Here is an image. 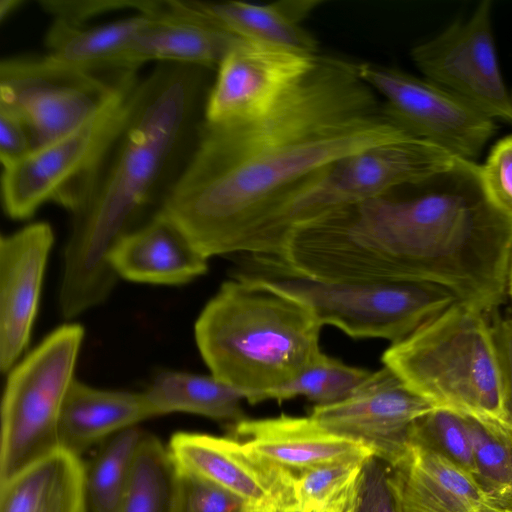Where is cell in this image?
Segmentation results:
<instances>
[{
  "mask_svg": "<svg viewBox=\"0 0 512 512\" xmlns=\"http://www.w3.org/2000/svg\"><path fill=\"white\" fill-rule=\"evenodd\" d=\"M321 328L302 302L237 273L207 302L194 331L211 375L256 404L318 359Z\"/></svg>",
  "mask_w": 512,
  "mask_h": 512,
  "instance_id": "obj_3",
  "label": "cell"
},
{
  "mask_svg": "<svg viewBox=\"0 0 512 512\" xmlns=\"http://www.w3.org/2000/svg\"><path fill=\"white\" fill-rule=\"evenodd\" d=\"M175 473L168 448L145 432L118 512H169Z\"/></svg>",
  "mask_w": 512,
  "mask_h": 512,
  "instance_id": "obj_26",
  "label": "cell"
},
{
  "mask_svg": "<svg viewBox=\"0 0 512 512\" xmlns=\"http://www.w3.org/2000/svg\"><path fill=\"white\" fill-rule=\"evenodd\" d=\"M34 150L31 133L25 121L15 112L0 107V161L13 163Z\"/></svg>",
  "mask_w": 512,
  "mask_h": 512,
  "instance_id": "obj_36",
  "label": "cell"
},
{
  "mask_svg": "<svg viewBox=\"0 0 512 512\" xmlns=\"http://www.w3.org/2000/svg\"><path fill=\"white\" fill-rule=\"evenodd\" d=\"M356 512H403L389 479L388 465L375 456L364 464Z\"/></svg>",
  "mask_w": 512,
  "mask_h": 512,
  "instance_id": "obj_33",
  "label": "cell"
},
{
  "mask_svg": "<svg viewBox=\"0 0 512 512\" xmlns=\"http://www.w3.org/2000/svg\"><path fill=\"white\" fill-rule=\"evenodd\" d=\"M388 469L403 512H512L470 473L415 437Z\"/></svg>",
  "mask_w": 512,
  "mask_h": 512,
  "instance_id": "obj_16",
  "label": "cell"
},
{
  "mask_svg": "<svg viewBox=\"0 0 512 512\" xmlns=\"http://www.w3.org/2000/svg\"><path fill=\"white\" fill-rule=\"evenodd\" d=\"M157 0H41V9L53 17V21L72 26H84L88 20L111 11L134 9L150 14Z\"/></svg>",
  "mask_w": 512,
  "mask_h": 512,
  "instance_id": "obj_32",
  "label": "cell"
},
{
  "mask_svg": "<svg viewBox=\"0 0 512 512\" xmlns=\"http://www.w3.org/2000/svg\"><path fill=\"white\" fill-rule=\"evenodd\" d=\"M366 461L326 464L295 473L299 512L323 505L344 492L360 477Z\"/></svg>",
  "mask_w": 512,
  "mask_h": 512,
  "instance_id": "obj_31",
  "label": "cell"
},
{
  "mask_svg": "<svg viewBox=\"0 0 512 512\" xmlns=\"http://www.w3.org/2000/svg\"><path fill=\"white\" fill-rule=\"evenodd\" d=\"M381 360L434 408L504 426L491 322L482 310L456 301Z\"/></svg>",
  "mask_w": 512,
  "mask_h": 512,
  "instance_id": "obj_4",
  "label": "cell"
},
{
  "mask_svg": "<svg viewBox=\"0 0 512 512\" xmlns=\"http://www.w3.org/2000/svg\"><path fill=\"white\" fill-rule=\"evenodd\" d=\"M491 329L499 371L502 422L512 431V318L495 317Z\"/></svg>",
  "mask_w": 512,
  "mask_h": 512,
  "instance_id": "obj_35",
  "label": "cell"
},
{
  "mask_svg": "<svg viewBox=\"0 0 512 512\" xmlns=\"http://www.w3.org/2000/svg\"><path fill=\"white\" fill-rule=\"evenodd\" d=\"M484 186L498 208L512 220V135L499 140L481 165Z\"/></svg>",
  "mask_w": 512,
  "mask_h": 512,
  "instance_id": "obj_34",
  "label": "cell"
},
{
  "mask_svg": "<svg viewBox=\"0 0 512 512\" xmlns=\"http://www.w3.org/2000/svg\"><path fill=\"white\" fill-rule=\"evenodd\" d=\"M216 24L244 40L316 55L317 40L302 22L322 4L320 0H282L269 4L240 1H192Z\"/></svg>",
  "mask_w": 512,
  "mask_h": 512,
  "instance_id": "obj_21",
  "label": "cell"
},
{
  "mask_svg": "<svg viewBox=\"0 0 512 512\" xmlns=\"http://www.w3.org/2000/svg\"><path fill=\"white\" fill-rule=\"evenodd\" d=\"M175 467L169 512H251L257 509L215 483Z\"/></svg>",
  "mask_w": 512,
  "mask_h": 512,
  "instance_id": "obj_30",
  "label": "cell"
},
{
  "mask_svg": "<svg viewBox=\"0 0 512 512\" xmlns=\"http://www.w3.org/2000/svg\"><path fill=\"white\" fill-rule=\"evenodd\" d=\"M145 432L132 426L115 433L85 471L92 512H118Z\"/></svg>",
  "mask_w": 512,
  "mask_h": 512,
  "instance_id": "obj_25",
  "label": "cell"
},
{
  "mask_svg": "<svg viewBox=\"0 0 512 512\" xmlns=\"http://www.w3.org/2000/svg\"><path fill=\"white\" fill-rule=\"evenodd\" d=\"M242 274L305 304L319 323L355 338L397 343L458 301L447 288L428 282H327L254 260Z\"/></svg>",
  "mask_w": 512,
  "mask_h": 512,
  "instance_id": "obj_6",
  "label": "cell"
},
{
  "mask_svg": "<svg viewBox=\"0 0 512 512\" xmlns=\"http://www.w3.org/2000/svg\"><path fill=\"white\" fill-rule=\"evenodd\" d=\"M199 67L164 63L140 81L129 121L84 203L72 213L58 304L70 320L106 300L109 256L135 229L181 151L199 99Z\"/></svg>",
  "mask_w": 512,
  "mask_h": 512,
  "instance_id": "obj_2",
  "label": "cell"
},
{
  "mask_svg": "<svg viewBox=\"0 0 512 512\" xmlns=\"http://www.w3.org/2000/svg\"><path fill=\"white\" fill-rule=\"evenodd\" d=\"M151 16L124 53L122 70L137 71L149 61L218 67L240 39L200 12L192 1H165L163 10Z\"/></svg>",
  "mask_w": 512,
  "mask_h": 512,
  "instance_id": "obj_17",
  "label": "cell"
},
{
  "mask_svg": "<svg viewBox=\"0 0 512 512\" xmlns=\"http://www.w3.org/2000/svg\"><path fill=\"white\" fill-rule=\"evenodd\" d=\"M136 72L96 75L48 55L7 58L0 64V107L25 121L36 149L83 125Z\"/></svg>",
  "mask_w": 512,
  "mask_h": 512,
  "instance_id": "obj_8",
  "label": "cell"
},
{
  "mask_svg": "<svg viewBox=\"0 0 512 512\" xmlns=\"http://www.w3.org/2000/svg\"><path fill=\"white\" fill-rule=\"evenodd\" d=\"M85 471L60 449L0 485V512H87Z\"/></svg>",
  "mask_w": 512,
  "mask_h": 512,
  "instance_id": "obj_22",
  "label": "cell"
},
{
  "mask_svg": "<svg viewBox=\"0 0 512 512\" xmlns=\"http://www.w3.org/2000/svg\"><path fill=\"white\" fill-rule=\"evenodd\" d=\"M139 84L130 75L83 125L3 166L2 203L10 218L27 219L47 202L72 214L84 203L129 121Z\"/></svg>",
  "mask_w": 512,
  "mask_h": 512,
  "instance_id": "obj_5",
  "label": "cell"
},
{
  "mask_svg": "<svg viewBox=\"0 0 512 512\" xmlns=\"http://www.w3.org/2000/svg\"><path fill=\"white\" fill-rule=\"evenodd\" d=\"M207 260L157 211L124 235L109 256L117 277L157 285L188 283L207 272Z\"/></svg>",
  "mask_w": 512,
  "mask_h": 512,
  "instance_id": "obj_19",
  "label": "cell"
},
{
  "mask_svg": "<svg viewBox=\"0 0 512 512\" xmlns=\"http://www.w3.org/2000/svg\"><path fill=\"white\" fill-rule=\"evenodd\" d=\"M83 337L81 325L64 324L8 372L1 404L0 485L60 450L61 411Z\"/></svg>",
  "mask_w": 512,
  "mask_h": 512,
  "instance_id": "obj_7",
  "label": "cell"
},
{
  "mask_svg": "<svg viewBox=\"0 0 512 512\" xmlns=\"http://www.w3.org/2000/svg\"><path fill=\"white\" fill-rule=\"evenodd\" d=\"M507 295L512 300V258L508 270V276H507Z\"/></svg>",
  "mask_w": 512,
  "mask_h": 512,
  "instance_id": "obj_39",
  "label": "cell"
},
{
  "mask_svg": "<svg viewBox=\"0 0 512 512\" xmlns=\"http://www.w3.org/2000/svg\"><path fill=\"white\" fill-rule=\"evenodd\" d=\"M356 66L399 125L457 158L475 161L497 129L493 119L426 78L379 64Z\"/></svg>",
  "mask_w": 512,
  "mask_h": 512,
  "instance_id": "obj_10",
  "label": "cell"
},
{
  "mask_svg": "<svg viewBox=\"0 0 512 512\" xmlns=\"http://www.w3.org/2000/svg\"><path fill=\"white\" fill-rule=\"evenodd\" d=\"M145 395L157 416L186 412L232 424L245 418L242 394L213 375L160 372Z\"/></svg>",
  "mask_w": 512,
  "mask_h": 512,
  "instance_id": "obj_24",
  "label": "cell"
},
{
  "mask_svg": "<svg viewBox=\"0 0 512 512\" xmlns=\"http://www.w3.org/2000/svg\"><path fill=\"white\" fill-rule=\"evenodd\" d=\"M151 18L138 13L89 28L53 21L45 39L47 55L56 62L96 75L126 72L121 69V59Z\"/></svg>",
  "mask_w": 512,
  "mask_h": 512,
  "instance_id": "obj_23",
  "label": "cell"
},
{
  "mask_svg": "<svg viewBox=\"0 0 512 512\" xmlns=\"http://www.w3.org/2000/svg\"><path fill=\"white\" fill-rule=\"evenodd\" d=\"M360 477L344 492L329 502L301 512H356Z\"/></svg>",
  "mask_w": 512,
  "mask_h": 512,
  "instance_id": "obj_37",
  "label": "cell"
},
{
  "mask_svg": "<svg viewBox=\"0 0 512 512\" xmlns=\"http://www.w3.org/2000/svg\"><path fill=\"white\" fill-rule=\"evenodd\" d=\"M22 1L20 0H8L0 2V15L1 18L5 17L12 10H14Z\"/></svg>",
  "mask_w": 512,
  "mask_h": 512,
  "instance_id": "obj_38",
  "label": "cell"
},
{
  "mask_svg": "<svg viewBox=\"0 0 512 512\" xmlns=\"http://www.w3.org/2000/svg\"><path fill=\"white\" fill-rule=\"evenodd\" d=\"M280 512V511H279Z\"/></svg>",
  "mask_w": 512,
  "mask_h": 512,
  "instance_id": "obj_40",
  "label": "cell"
},
{
  "mask_svg": "<svg viewBox=\"0 0 512 512\" xmlns=\"http://www.w3.org/2000/svg\"><path fill=\"white\" fill-rule=\"evenodd\" d=\"M371 374V371L322 353L289 383L272 392L268 400L283 401L303 396L316 405H329L347 398Z\"/></svg>",
  "mask_w": 512,
  "mask_h": 512,
  "instance_id": "obj_28",
  "label": "cell"
},
{
  "mask_svg": "<svg viewBox=\"0 0 512 512\" xmlns=\"http://www.w3.org/2000/svg\"><path fill=\"white\" fill-rule=\"evenodd\" d=\"M54 233L35 222L0 239V369L9 372L27 347Z\"/></svg>",
  "mask_w": 512,
  "mask_h": 512,
  "instance_id": "obj_15",
  "label": "cell"
},
{
  "mask_svg": "<svg viewBox=\"0 0 512 512\" xmlns=\"http://www.w3.org/2000/svg\"><path fill=\"white\" fill-rule=\"evenodd\" d=\"M414 137L354 63L319 55L271 111L203 121L189 160L157 210L205 258L268 256L290 207L340 159Z\"/></svg>",
  "mask_w": 512,
  "mask_h": 512,
  "instance_id": "obj_1",
  "label": "cell"
},
{
  "mask_svg": "<svg viewBox=\"0 0 512 512\" xmlns=\"http://www.w3.org/2000/svg\"><path fill=\"white\" fill-rule=\"evenodd\" d=\"M155 416L145 392L98 389L74 379L61 411L60 449L80 457L111 434Z\"/></svg>",
  "mask_w": 512,
  "mask_h": 512,
  "instance_id": "obj_20",
  "label": "cell"
},
{
  "mask_svg": "<svg viewBox=\"0 0 512 512\" xmlns=\"http://www.w3.org/2000/svg\"><path fill=\"white\" fill-rule=\"evenodd\" d=\"M232 438L294 473L375 456L366 443L333 433L311 416L247 419L231 425Z\"/></svg>",
  "mask_w": 512,
  "mask_h": 512,
  "instance_id": "obj_18",
  "label": "cell"
},
{
  "mask_svg": "<svg viewBox=\"0 0 512 512\" xmlns=\"http://www.w3.org/2000/svg\"><path fill=\"white\" fill-rule=\"evenodd\" d=\"M410 436L434 446L478 480L474 451L460 414L434 409L413 424Z\"/></svg>",
  "mask_w": 512,
  "mask_h": 512,
  "instance_id": "obj_29",
  "label": "cell"
},
{
  "mask_svg": "<svg viewBox=\"0 0 512 512\" xmlns=\"http://www.w3.org/2000/svg\"><path fill=\"white\" fill-rule=\"evenodd\" d=\"M318 56L240 38L217 67L204 120L221 123L265 115L299 84Z\"/></svg>",
  "mask_w": 512,
  "mask_h": 512,
  "instance_id": "obj_13",
  "label": "cell"
},
{
  "mask_svg": "<svg viewBox=\"0 0 512 512\" xmlns=\"http://www.w3.org/2000/svg\"><path fill=\"white\" fill-rule=\"evenodd\" d=\"M461 416L474 451L478 481L512 506V431L495 422Z\"/></svg>",
  "mask_w": 512,
  "mask_h": 512,
  "instance_id": "obj_27",
  "label": "cell"
},
{
  "mask_svg": "<svg viewBox=\"0 0 512 512\" xmlns=\"http://www.w3.org/2000/svg\"><path fill=\"white\" fill-rule=\"evenodd\" d=\"M168 451L175 466L215 483L254 508L299 512L296 474L232 437L177 432Z\"/></svg>",
  "mask_w": 512,
  "mask_h": 512,
  "instance_id": "obj_14",
  "label": "cell"
},
{
  "mask_svg": "<svg viewBox=\"0 0 512 512\" xmlns=\"http://www.w3.org/2000/svg\"><path fill=\"white\" fill-rule=\"evenodd\" d=\"M490 1L411 50L427 80L458 95L493 119L512 123V96L505 85L495 47Z\"/></svg>",
  "mask_w": 512,
  "mask_h": 512,
  "instance_id": "obj_11",
  "label": "cell"
},
{
  "mask_svg": "<svg viewBox=\"0 0 512 512\" xmlns=\"http://www.w3.org/2000/svg\"><path fill=\"white\" fill-rule=\"evenodd\" d=\"M454 155L428 141L409 137L374 146L336 162L288 210L278 245L294 228L420 183L449 168Z\"/></svg>",
  "mask_w": 512,
  "mask_h": 512,
  "instance_id": "obj_9",
  "label": "cell"
},
{
  "mask_svg": "<svg viewBox=\"0 0 512 512\" xmlns=\"http://www.w3.org/2000/svg\"><path fill=\"white\" fill-rule=\"evenodd\" d=\"M434 409L383 366L347 398L315 405L309 416L333 433L368 444L375 457L391 466L405 453L413 424Z\"/></svg>",
  "mask_w": 512,
  "mask_h": 512,
  "instance_id": "obj_12",
  "label": "cell"
}]
</instances>
